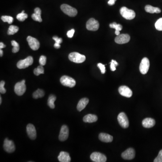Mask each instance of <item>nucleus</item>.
Instances as JSON below:
<instances>
[{"mask_svg": "<svg viewBox=\"0 0 162 162\" xmlns=\"http://www.w3.org/2000/svg\"><path fill=\"white\" fill-rule=\"evenodd\" d=\"M60 82L63 86L69 87H73L76 85V81L71 77L68 76H63L60 79Z\"/></svg>", "mask_w": 162, "mask_h": 162, "instance_id": "obj_5", "label": "nucleus"}, {"mask_svg": "<svg viewBox=\"0 0 162 162\" xmlns=\"http://www.w3.org/2000/svg\"><path fill=\"white\" fill-rule=\"evenodd\" d=\"M156 29L158 31H162V18H159L155 23Z\"/></svg>", "mask_w": 162, "mask_h": 162, "instance_id": "obj_33", "label": "nucleus"}, {"mask_svg": "<svg viewBox=\"0 0 162 162\" xmlns=\"http://www.w3.org/2000/svg\"><path fill=\"white\" fill-rule=\"evenodd\" d=\"M21 13H24V11H23Z\"/></svg>", "mask_w": 162, "mask_h": 162, "instance_id": "obj_47", "label": "nucleus"}, {"mask_svg": "<svg viewBox=\"0 0 162 162\" xmlns=\"http://www.w3.org/2000/svg\"><path fill=\"white\" fill-rule=\"evenodd\" d=\"M154 162H162V150L159 151L158 156L154 159Z\"/></svg>", "mask_w": 162, "mask_h": 162, "instance_id": "obj_37", "label": "nucleus"}, {"mask_svg": "<svg viewBox=\"0 0 162 162\" xmlns=\"http://www.w3.org/2000/svg\"><path fill=\"white\" fill-rule=\"evenodd\" d=\"M27 40L29 46L33 50H37L40 47V43L37 39L31 36H28L27 37Z\"/></svg>", "mask_w": 162, "mask_h": 162, "instance_id": "obj_12", "label": "nucleus"}, {"mask_svg": "<svg viewBox=\"0 0 162 162\" xmlns=\"http://www.w3.org/2000/svg\"><path fill=\"white\" fill-rule=\"evenodd\" d=\"M25 83V80H23L20 82H17L15 85L14 90L18 96H22L26 92V86Z\"/></svg>", "mask_w": 162, "mask_h": 162, "instance_id": "obj_6", "label": "nucleus"}, {"mask_svg": "<svg viewBox=\"0 0 162 162\" xmlns=\"http://www.w3.org/2000/svg\"><path fill=\"white\" fill-rule=\"evenodd\" d=\"M150 65V61L147 58L145 57L142 59L139 67L140 72L142 74H146L149 70Z\"/></svg>", "mask_w": 162, "mask_h": 162, "instance_id": "obj_9", "label": "nucleus"}, {"mask_svg": "<svg viewBox=\"0 0 162 162\" xmlns=\"http://www.w3.org/2000/svg\"><path fill=\"white\" fill-rule=\"evenodd\" d=\"M1 102H2V98H1V97H0V104H1Z\"/></svg>", "mask_w": 162, "mask_h": 162, "instance_id": "obj_46", "label": "nucleus"}, {"mask_svg": "<svg viewBox=\"0 0 162 162\" xmlns=\"http://www.w3.org/2000/svg\"><path fill=\"white\" fill-rule=\"evenodd\" d=\"M45 95V92L42 89H38L34 92L33 93V98L37 99L43 97Z\"/></svg>", "mask_w": 162, "mask_h": 162, "instance_id": "obj_25", "label": "nucleus"}, {"mask_svg": "<svg viewBox=\"0 0 162 162\" xmlns=\"http://www.w3.org/2000/svg\"><path fill=\"white\" fill-rule=\"evenodd\" d=\"M89 103V99L86 98L82 99L79 100L77 105V109L78 111H81L85 109L87 104Z\"/></svg>", "mask_w": 162, "mask_h": 162, "instance_id": "obj_22", "label": "nucleus"}, {"mask_svg": "<svg viewBox=\"0 0 162 162\" xmlns=\"http://www.w3.org/2000/svg\"><path fill=\"white\" fill-rule=\"evenodd\" d=\"M41 13L42 11L38 7L35 8L34 9V13L32 14V18L34 21H38L39 22H42V18H41Z\"/></svg>", "mask_w": 162, "mask_h": 162, "instance_id": "obj_19", "label": "nucleus"}, {"mask_svg": "<svg viewBox=\"0 0 162 162\" xmlns=\"http://www.w3.org/2000/svg\"><path fill=\"white\" fill-rule=\"evenodd\" d=\"M6 46V45H4V44L3 43H2V42L0 43V49H2V48H4Z\"/></svg>", "mask_w": 162, "mask_h": 162, "instance_id": "obj_43", "label": "nucleus"}, {"mask_svg": "<svg viewBox=\"0 0 162 162\" xmlns=\"http://www.w3.org/2000/svg\"><path fill=\"white\" fill-rule=\"evenodd\" d=\"M135 151L133 148H129L122 153V157L126 160H131L135 158Z\"/></svg>", "mask_w": 162, "mask_h": 162, "instance_id": "obj_17", "label": "nucleus"}, {"mask_svg": "<svg viewBox=\"0 0 162 162\" xmlns=\"http://www.w3.org/2000/svg\"><path fill=\"white\" fill-rule=\"evenodd\" d=\"M98 21L93 18H91L88 20L86 24V28L89 31H97L99 28Z\"/></svg>", "mask_w": 162, "mask_h": 162, "instance_id": "obj_7", "label": "nucleus"}, {"mask_svg": "<svg viewBox=\"0 0 162 162\" xmlns=\"http://www.w3.org/2000/svg\"><path fill=\"white\" fill-rule=\"evenodd\" d=\"M98 67L100 69V71L102 74H104L105 72V67L104 65L101 63H98L97 64Z\"/></svg>", "mask_w": 162, "mask_h": 162, "instance_id": "obj_38", "label": "nucleus"}, {"mask_svg": "<svg viewBox=\"0 0 162 162\" xmlns=\"http://www.w3.org/2000/svg\"><path fill=\"white\" fill-rule=\"evenodd\" d=\"M99 138L101 141L107 142V143L111 142L113 140V136L107 133H100L99 136Z\"/></svg>", "mask_w": 162, "mask_h": 162, "instance_id": "obj_21", "label": "nucleus"}, {"mask_svg": "<svg viewBox=\"0 0 162 162\" xmlns=\"http://www.w3.org/2000/svg\"><path fill=\"white\" fill-rule=\"evenodd\" d=\"M118 65V62L115 60H112L110 62V69L112 71L116 70V67Z\"/></svg>", "mask_w": 162, "mask_h": 162, "instance_id": "obj_34", "label": "nucleus"}, {"mask_svg": "<svg viewBox=\"0 0 162 162\" xmlns=\"http://www.w3.org/2000/svg\"><path fill=\"white\" fill-rule=\"evenodd\" d=\"M98 118L96 115L89 114L86 115L83 119V121L85 123H92L96 122Z\"/></svg>", "mask_w": 162, "mask_h": 162, "instance_id": "obj_23", "label": "nucleus"}, {"mask_svg": "<svg viewBox=\"0 0 162 162\" xmlns=\"http://www.w3.org/2000/svg\"><path fill=\"white\" fill-rule=\"evenodd\" d=\"M5 82L4 81H1L0 82V92L1 94H5L6 92V90L4 88Z\"/></svg>", "mask_w": 162, "mask_h": 162, "instance_id": "obj_36", "label": "nucleus"}, {"mask_svg": "<svg viewBox=\"0 0 162 162\" xmlns=\"http://www.w3.org/2000/svg\"><path fill=\"white\" fill-rule=\"evenodd\" d=\"M75 33V30L74 29H72L71 30L68 31L67 33V35L69 38H72Z\"/></svg>", "mask_w": 162, "mask_h": 162, "instance_id": "obj_39", "label": "nucleus"}, {"mask_svg": "<svg viewBox=\"0 0 162 162\" xmlns=\"http://www.w3.org/2000/svg\"><path fill=\"white\" fill-rule=\"evenodd\" d=\"M91 160L95 162H105L107 160L105 155L99 152H94L91 155Z\"/></svg>", "mask_w": 162, "mask_h": 162, "instance_id": "obj_10", "label": "nucleus"}, {"mask_svg": "<svg viewBox=\"0 0 162 162\" xmlns=\"http://www.w3.org/2000/svg\"><path fill=\"white\" fill-rule=\"evenodd\" d=\"M60 8L64 13L69 16L75 17L77 15V10L67 4H63L61 5Z\"/></svg>", "mask_w": 162, "mask_h": 162, "instance_id": "obj_3", "label": "nucleus"}, {"mask_svg": "<svg viewBox=\"0 0 162 162\" xmlns=\"http://www.w3.org/2000/svg\"><path fill=\"white\" fill-rule=\"evenodd\" d=\"M142 124L145 128H151L155 125V121L152 118H146L143 120Z\"/></svg>", "mask_w": 162, "mask_h": 162, "instance_id": "obj_20", "label": "nucleus"}, {"mask_svg": "<svg viewBox=\"0 0 162 162\" xmlns=\"http://www.w3.org/2000/svg\"><path fill=\"white\" fill-rule=\"evenodd\" d=\"M1 18L4 22H7L9 24H11L13 22V18L10 16H2Z\"/></svg>", "mask_w": 162, "mask_h": 162, "instance_id": "obj_30", "label": "nucleus"}, {"mask_svg": "<svg viewBox=\"0 0 162 162\" xmlns=\"http://www.w3.org/2000/svg\"><path fill=\"white\" fill-rule=\"evenodd\" d=\"M11 45L13 48L12 49L13 53H16L18 52L19 50V45L18 43H17L16 41L13 40L11 41Z\"/></svg>", "mask_w": 162, "mask_h": 162, "instance_id": "obj_29", "label": "nucleus"}, {"mask_svg": "<svg viewBox=\"0 0 162 162\" xmlns=\"http://www.w3.org/2000/svg\"><path fill=\"white\" fill-rule=\"evenodd\" d=\"M145 11L149 13H160L161 12V10L158 7H155L152 6L151 5H146L145 6Z\"/></svg>", "mask_w": 162, "mask_h": 162, "instance_id": "obj_24", "label": "nucleus"}, {"mask_svg": "<svg viewBox=\"0 0 162 162\" xmlns=\"http://www.w3.org/2000/svg\"><path fill=\"white\" fill-rule=\"evenodd\" d=\"M46 58L45 56L42 55V56H40L39 60V64H40V65L42 66L45 65V64H46Z\"/></svg>", "mask_w": 162, "mask_h": 162, "instance_id": "obj_35", "label": "nucleus"}, {"mask_svg": "<svg viewBox=\"0 0 162 162\" xmlns=\"http://www.w3.org/2000/svg\"><path fill=\"white\" fill-rule=\"evenodd\" d=\"M69 59L72 62L75 63H82L86 60V56L77 52L71 53L69 55Z\"/></svg>", "mask_w": 162, "mask_h": 162, "instance_id": "obj_1", "label": "nucleus"}, {"mask_svg": "<svg viewBox=\"0 0 162 162\" xmlns=\"http://www.w3.org/2000/svg\"><path fill=\"white\" fill-rule=\"evenodd\" d=\"M109 27L111 28L115 29V31H120L123 28V27L121 24H117L115 22L113 23L109 24Z\"/></svg>", "mask_w": 162, "mask_h": 162, "instance_id": "obj_31", "label": "nucleus"}, {"mask_svg": "<svg viewBox=\"0 0 162 162\" xmlns=\"http://www.w3.org/2000/svg\"><path fill=\"white\" fill-rule=\"evenodd\" d=\"M58 160L60 162H70L71 158L68 153L62 151L60 153L58 157Z\"/></svg>", "mask_w": 162, "mask_h": 162, "instance_id": "obj_18", "label": "nucleus"}, {"mask_svg": "<svg viewBox=\"0 0 162 162\" xmlns=\"http://www.w3.org/2000/svg\"><path fill=\"white\" fill-rule=\"evenodd\" d=\"M33 72L34 74L36 76H39L41 74H43L44 73V70L43 66L41 65L38 66L37 68L34 70Z\"/></svg>", "mask_w": 162, "mask_h": 162, "instance_id": "obj_28", "label": "nucleus"}, {"mask_svg": "<svg viewBox=\"0 0 162 162\" xmlns=\"http://www.w3.org/2000/svg\"><path fill=\"white\" fill-rule=\"evenodd\" d=\"M121 16L127 20H131L136 16V13L134 11L130 10L126 7H123L120 10Z\"/></svg>", "mask_w": 162, "mask_h": 162, "instance_id": "obj_2", "label": "nucleus"}, {"mask_svg": "<svg viewBox=\"0 0 162 162\" xmlns=\"http://www.w3.org/2000/svg\"><path fill=\"white\" fill-rule=\"evenodd\" d=\"M115 34H116L117 36H118V35H120V31H115Z\"/></svg>", "mask_w": 162, "mask_h": 162, "instance_id": "obj_45", "label": "nucleus"}, {"mask_svg": "<svg viewBox=\"0 0 162 162\" xmlns=\"http://www.w3.org/2000/svg\"><path fill=\"white\" fill-rule=\"evenodd\" d=\"M3 147L5 151L9 153L13 152L16 150L15 144L14 143L13 141L8 140L7 138L5 139L4 141Z\"/></svg>", "mask_w": 162, "mask_h": 162, "instance_id": "obj_11", "label": "nucleus"}, {"mask_svg": "<svg viewBox=\"0 0 162 162\" xmlns=\"http://www.w3.org/2000/svg\"><path fill=\"white\" fill-rule=\"evenodd\" d=\"M27 134L30 139L35 140L37 136V132L35 126L32 124H28L26 128Z\"/></svg>", "mask_w": 162, "mask_h": 162, "instance_id": "obj_16", "label": "nucleus"}, {"mask_svg": "<svg viewBox=\"0 0 162 162\" xmlns=\"http://www.w3.org/2000/svg\"><path fill=\"white\" fill-rule=\"evenodd\" d=\"M118 120L120 125L123 128H127L129 125L128 118L124 113L122 112L119 114L118 116Z\"/></svg>", "mask_w": 162, "mask_h": 162, "instance_id": "obj_8", "label": "nucleus"}, {"mask_svg": "<svg viewBox=\"0 0 162 162\" xmlns=\"http://www.w3.org/2000/svg\"><path fill=\"white\" fill-rule=\"evenodd\" d=\"M0 56L1 57H2L3 56V50L2 49H0Z\"/></svg>", "mask_w": 162, "mask_h": 162, "instance_id": "obj_44", "label": "nucleus"}, {"mask_svg": "<svg viewBox=\"0 0 162 162\" xmlns=\"http://www.w3.org/2000/svg\"><path fill=\"white\" fill-rule=\"evenodd\" d=\"M18 29L19 28L17 26H15V25H11L9 27L7 33L9 35H14L16 33H17Z\"/></svg>", "mask_w": 162, "mask_h": 162, "instance_id": "obj_27", "label": "nucleus"}, {"mask_svg": "<svg viewBox=\"0 0 162 162\" xmlns=\"http://www.w3.org/2000/svg\"><path fill=\"white\" fill-rule=\"evenodd\" d=\"M54 47L56 49H59L60 47V44L57 43H55L54 45Z\"/></svg>", "mask_w": 162, "mask_h": 162, "instance_id": "obj_42", "label": "nucleus"}, {"mask_svg": "<svg viewBox=\"0 0 162 162\" xmlns=\"http://www.w3.org/2000/svg\"><path fill=\"white\" fill-rule=\"evenodd\" d=\"M117 0H109V1L108 2V4L110 6H113L115 4V2Z\"/></svg>", "mask_w": 162, "mask_h": 162, "instance_id": "obj_41", "label": "nucleus"}, {"mask_svg": "<svg viewBox=\"0 0 162 162\" xmlns=\"http://www.w3.org/2000/svg\"><path fill=\"white\" fill-rule=\"evenodd\" d=\"M53 39L55 41V43H57L58 44H60L62 43V39L61 38H58L57 36H54L53 37Z\"/></svg>", "mask_w": 162, "mask_h": 162, "instance_id": "obj_40", "label": "nucleus"}, {"mask_svg": "<svg viewBox=\"0 0 162 162\" xmlns=\"http://www.w3.org/2000/svg\"><path fill=\"white\" fill-rule=\"evenodd\" d=\"M130 37L127 34H122L115 38V42L119 44L126 43L129 42Z\"/></svg>", "mask_w": 162, "mask_h": 162, "instance_id": "obj_13", "label": "nucleus"}, {"mask_svg": "<svg viewBox=\"0 0 162 162\" xmlns=\"http://www.w3.org/2000/svg\"><path fill=\"white\" fill-rule=\"evenodd\" d=\"M119 92L121 96L130 98L132 96V92L129 88L126 86H121L119 87Z\"/></svg>", "mask_w": 162, "mask_h": 162, "instance_id": "obj_15", "label": "nucleus"}, {"mask_svg": "<svg viewBox=\"0 0 162 162\" xmlns=\"http://www.w3.org/2000/svg\"><path fill=\"white\" fill-rule=\"evenodd\" d=\"M69 130L66 125H63L61 128L59 135V140L61 141H64L68 139L69 137Z\"/></svg>", "mask_w": 162, "mask_h": 162, "instance_id": "obj_14", "label": "nucleus"}, {"mask_svg": "<svg viewBox=\"0 0 162 162\" xmlns=\"http://www.w3.org/2000/svg\"><path fill=\"white\" fill-rule=\"evenodd\" d=\"M28 17V16L27 14L22 13L18 14L16 16L17 19L21 22L24 21Z\"/></svg>", "mask_w": 162, "mask_h": 162, "instance_id": "obj_32", "label": "nucleus"}, {"mask_svg": "<svg viewBox=\"0 0 162 162\" xmlns=\"http://www.w3.org/2000/svg\"><path fill=\"white\" fill-rule=\"evenodd\" d=\"M33 62V59L32 56H28L24 60H20L17 64V66L19 69H25L31 65Z\"/></svg>", "mask_w": 162, "mask_h": 162, "instance_id": "obj_4", "label": "nucleus"}, {"mask_svg": "<svg viewBox=\"0 0 162 162\" xmlns=\"http://www.w3.org/2000/svg\"><path fill=\"white\" fill-rule=\"evenodd\" d=\"M56 99V97L53 95H51L49 97L48 99V105L51 109H54L55 107L54 102Z\"/></svg>", "mask_w": 162, "mask_h": 162, "instance_id": "obj_26", "label": "nucleus"}]
</instances>
